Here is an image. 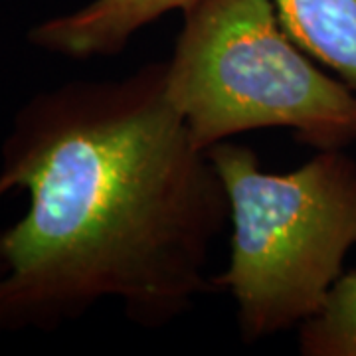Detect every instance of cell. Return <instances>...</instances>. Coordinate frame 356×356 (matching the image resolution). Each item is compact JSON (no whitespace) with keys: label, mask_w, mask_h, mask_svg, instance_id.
Masks as SVG:
<instances>
[{"label":"cell","mask_w":356,"mask_h":356,"mask_svg":"<svg viewBox=\"0 0 356 356\" xmlns=\"http://www.w3.org/2000/svg\"><path fill=\"white\" fill-rule=\"evenodd\" d=\"M273 4L287 34L356 93V0H273Z\"/></svg>","instance_id":"5"},{"label":"cell","mask_w":356,"mask_h":356,"mask_svg":"<svg viewBox=\"0 0 356 356\" xmlns=\"http://www.w3.org/2000/svg\"><path fill=\"white\" fill-rule=\"evenodd\" d=\"M305 356H356V269L343 273L313 317L299 325Z\"/></svg>","instance_id":"6"},{"label":"cell","mask_w":356,"mask_h":356,"mask_svg":"<svg viewBox=\"0 0 356 356\" xmlns=\"http://www.w3.org/2000/svg\"><path fill=\"white\" fill-rule=\"evenodd\" d=\"M14 188L28 208L0 232V332L51 329L107 297L163 327L212 287L228 198L165 62L30 97L0 149V198Z\"/></svg>","instance_id":"1"},{"label":"cell","mask_w":356,"mask_h":356,"mask_svg":"<svg viewBox=\"0 0 356 356\" xmlns=\"http://www.w3.org/2000/svg\"><path fill=\"white\" fill-rule=\"evenodd\" d=\"M196 0H91L83 8L54 16L28 32L34 48L86 60L121 51L143 26Z\"/></svg>","instance_id":"4"},{"label":"cell","mask_w":356,"mask_h":356,"mask_svg":"<svg viewBox=\"0 0 356 356\" xmlns=\"http://www.w3.org/2000/svg\"><path fill=\"white\" fill-rule=\"evenodd\" d=\"M182 13L165 81L196 147L257 129H291L318 151L356 143V93L307 58L273 0H196Z\"/></svg>","instance_id":"3"},{"label":"cell","mask_w":356,"mask_h":356,"mask_svg":"<svg viewBox=\"0 0 356 356\" xmlns=\"http://www.w3.org/2000/svg\"><path fill=\"white\" fill-rule=\"evenodd\" d=\"M228 198L232 254L212 285L228 289L254 343L313 317L356 245V163L318 151L291 172L261 170L234 143L208 149Z\"/></svg>","instance_id":"2"}]
</instances>
